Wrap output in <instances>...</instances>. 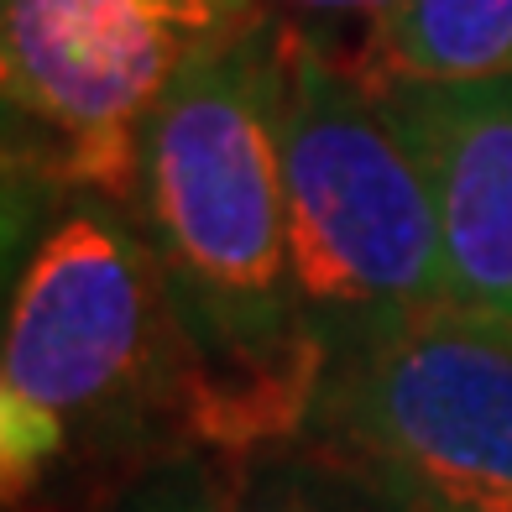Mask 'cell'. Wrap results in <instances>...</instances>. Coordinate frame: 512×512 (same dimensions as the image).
I'll return each mask as SVG.
<instances>
[{
  "label": "cell",
  "mask_w": 512,
  "mask_h": 512,
  "mask_svg": "<svg viewBox=\"0 0 512 512\" xmlns=\"http://www.w3.org/2000/svg\"><path fill=\"white\" fill-rule=\"evenodd\" d=\"M293 445L392 512H512V324L434 304L335 345Z\"/></svg>",
  "instance_id": "4"
},
{
  "label": "cell",
  "mask_w": 512,
  "mask_h": 512,
  "mask_svg": "<svg viewBox=\"0 0 512 512\" xmlns=\"http://www.w3.org/2000/svg\"><path fill=\"white\" fill-rule=\"evenodd\" d=\"M277 6H283V21H298V27H314V32L351 27V21H361L371 32L398 0H277Z\"/></svg>",
  "instance_id": "10"
},
{
  "label": "cell",
  "mask_w": 512,
  "mask_h": 512,
  "mask_svg": "<svg viewBox=\"0 0 512 512\" xmlns=\"http://www.w3.org/2000/svg\"><path fill=\"white\" fill-rule=\"evenodd\" d=\"M136 209L183 345L189 434L225 455L293 445L330 340L293 283L272 16L168 84L142 136Z\"/></svg>",
  "instance_id": "1"
},
{
  "label": "cell",
  "mask_w": 512,
  "mask_h": 512,
  "mask_svg": "<svg viewBox=\"0 0 512 512\" xmlns=\"http://www.w3.org/2000/svg\"><path fill=\"white\" fill-rule=\"evenodd\" d=\"M183 413V345L152 246L74 209L27 256L0 351V486L21 507L147 408Z\"/></svg>",
  "instance_id": "3"
},
{
  "label": "cell",
  "mask_w": 512,
  "mask_h": 512,
  "mask_svg": "<svg viewBox=\"0 0 512 512\" xmlns=\"http://www.w3.org/2000/svg\"><path fill=\"white\" fill-rule=\"evenodd\" d=\"M230 512H392L377 492L335 471L304 445L256 455L236 471V507Z\"/></svg>",
  "instance_id": "8"
},
{
  "label": "cell",
  "mask_w": 512,
  "mask_h": 512,
  "mask_svg": "<svg viewBox=\"0 0 512 512\" xmlns=\"http://www.w3.org/2000/svg\"><path fill=\"white\" fill-rule=\"evenodd\" d=\"M382 89L434 194L445 304L512 324V74Z\"/></svg>",
  "instance_id": "6"
},
{
  "label": "cell",
  "mask_w": 512,
  "mask_h": 512,
  "mask_svg": "<svg viewBox=\"0 0 512 512\" xmlns=\"http://www.w3.org/2000/svg\"><path fill=\"white\" fill-rule=\"evenodd\" d=\"M356 63L382 84H476L512 74V0H398Z\"/></svg>",
  "instance_id": "7"
},
{
  "label": "cell",
  "mask_w": 512,
  "mask_h": 512,
  "mask_svg": "<svg viewBox=\"0 0 512 512\" xmlns=\"http://www.w3.org/2000/svg\"><path fill=\"white\" fill-rule=\"evenodd\" d=\"M230 507H236V471L225 476L215 460L183 455L126 486L105 512H230Z\"/></svg>",
  "instance_id": "9"
},
{
  "label": "cell",
  "mask_w": 512,
  "mask_h": 512,
  "mask_svg": "<svg viewBox=\"0 0 512 512\" xmlns=\"http://www.w3.org/2000/svg\"><path fill=\"white\" fill-rule=\"evenodd\" d=\"M262 21V0H6L11 126L53 183L136 204L142 136L168 84Z\"/></svg>",
  "instance_id": "5"
},
{
  "label": "cell",
  "mask_w": 512,
  "mask_h": 512,
  "mask_svg": "<svg viewBox=\"0 0 512 512\" xmlns=\"http://www.w3.org/2000/svg\"><path fill=\"white\" fill-rule=\"evenodd\" d=\"M277 147L293 283L330 356L445 304L434 194L398 110L356 53L298 21H277Z\"/></svg>",
  "instance_id": "2"
}]
</instances>
